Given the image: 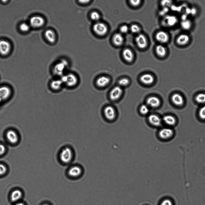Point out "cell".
<instances>
[{
  "label": "cell",
  "mask_w": 205,
  "mask_h": 205,
  "mask_svg": "<svg viewBox=\"0 0 205 205\" xmlns=\"http://www.w3.org/2000/svg\"><path fill=\"white\" fill-rule=\"evenodd\" d=\"M155 49L157 54L159 56L163 57L166 55L167 53L166 49L163 45H159L157 46Z\"/></svg>",
  "instance_id": "obj_27"
},
{
  "label": "cell",
  "mask_w": 205,
  "mask_h": 205,
  "mask_svg": "<svg viewBox=\"0 0 205 205\" xmlns=\"http://www.w3.org/2000/svg\"><path fill=\"white\" fill-rule=\"evenodd\" d=\"M49 86L51 90L57 92L60 90L64 86L60 78L56 77L50 81Z\"/></svg>",
  "instance_id": "obj_5"
},
{
  "label": "cell",
  "mask_w": 205,
  "mask_h": 205,
  "mask_svg": "<svg viewBox=\"0 0 205 205\" xmlns=\"http://www.w3.org/2000/svg\"><path fill=\"white\" fill-rule=\"evenodd\" d=\"M104 114L107 119L110 120L114 119L115 117V112L114 108L111 106L106 107L103 110Z\"/></svg>",
  "instance_id": "obj_13"
},
{
  "label": "cell",
  "mask_w": 205,
  "mask_h": 205,
  "mask_svg": "<svg viewBox=\"0 0 205 205\" xmlns=\"http://www.w3.org/2000/svg\"><path fill=\"white\" fill-rule=\"evenodd\" d=\"M7 137L9 141L11 143H15L18 140V137L16 133L13 131H8L6 134Z\"/></svg>",
  "instance_id": "obj_22"
},
{
  "label": "cell",
  "mask_w": 205,
  "mask_h": 205,
  "mask_svg": "<svg viewBox=\"0 0 205 205\" xmlns=\"http://www.w3.org/2000/svg\"><path fill=\"white\" fill-rule=\"evenodd\" d=\"M11 48L10 43L8 41L2 40H0V54L6 56L10 53Z\"/></svg>",
  "instance_id": "obj_7"
},
{
  "label": "cell",
  "mask_w": 205,
  "mask_h": 205,
  "mask_svg": "<svg viewBox=\"0 0 205 205\" xmlns=\"http://www.w3.org/2000/svg\"><path fill=\"white\" fill-rule=\"evenodd\" d=\"M124 59L128 62H131L133 58V54L132 51L129 49L124 50L122 53Z\"/></svg>",
  "instance_id": "obj_24"
},
{
  "label": "cell",
  "mask_w": 205,
  "mask_h": 205,
  "mask_svg": "<svg viewBox=\"0 0 205 205\" xmlns=\"http://www.w3.org/2000/svg\"><path fill=\"white\" fill-rule=\"evenodd\" d=\"M171 99L173 103L177 106H181L184 102L182 97L178 93L173 94L172 96Z\"/></svg>",
  "instance_id": "obj_23"
},
{
  "label": "cell",
  "mask_w": 205,
  "mask_h": 205,
  "mask_svg": "<svg viewBox=\"0 0 205 205\" xmlns=\"http://www.w3.org/2000/svg\"><path fill=\"white\" fill-rule=\"evenodd\" d=\"M93 31L95 33L99 36L105 35L108 31V28L104 23L98 22L95 23L93 27Z\"/></svg>",
  "instance_id": "obj_4"
},
{
  "label": "cell",
  "mask_w": 205,
  "mask_h": 205,
  "mask_svg": "<svg viewBox=\"0 0 205 205\" xmlns=\"http://www.w3.org/2000/svg\"><path fill=\"white\" fill-rule=\"evenodd\" d=\"M141 82L146 85L152 83L154 80L153 76L149 74H145L142 75L140 78Z\"/></svg>",
  "instance_id": "obj_16"
},
{
  "label": "cell",
  "mask_w": 205,
  "mask_h": 205,
  "mask_svg": "<svg viewBox=\"0 0 205 205\" xmlns=\"http://www.w3.org/2000/svg\"><path fill=\"white\" fill-rule=\"evenodd\" d=\"M2 100L1 98H0V103L2 101Z\"/></svg>",
  "instance_id": "obj_44"
},
{
  "label": "cell",
  "mask_w": 205,
  "mask_h": 205,
  "mask_svg": "<svg viewBox=\"0 0 205 205\" xmlns=\"http://www.w3.org/2000/svg\"><path fill=\"white\" fill-rule=\"evenodd\" d=\"M199 116L202 119H205V106L202 107L199 111Z\"/></svg>",
  "instance_id": "obj_36"
},
{
  "label": "cell",
  "mask_w": 205,
  "mask_h": 205,
  "mask_svg": "<svg viewBox=\"0 0 205 205\" xmlns=\"http://www.w3.org/2000/svg\"><path fill=\"white\" fill-rule=\"evenodd\" d=\"M196 101L198 103L203 104L205 103V94L200 93L198 94L195 97Z\"/></svg>",
  "instance_id": "obj_29"
},
{
  "label": "cell",
  "mask_w": 205,
  "mask_h": 205,
  "mask_svg": "<svg viewBox=\"0 0 205 205\" xmlns=\"http://www.w3.org/2000/svg\"><path fill=\"white\" fill-rule=\"evenodd\" d=\"M43 205H49L48 204H44Z\"/></svg>",
  "instance_id": "obj_45"
},
{
  "label": "cell",
  "mask_w": 205,
  "mask_h": 205,
  "mask_svg": "<svg viewBox=\"0 0 205 205\" xmlns=\"http://www.w3.org/2000/svg\"><path fill=\"white\" fill-rule=\"evenodd\" d=\"M129 80L127 78H124L120 79L118 81V83L121 86H126L129 83Z\"/></svg>",
  "instance_id": "obj_33"
},
{
  "label": "cell",
  "mask_w": 205,
  "mask_h": 205,
  "mask_svg": "<svg viewBox=\"0 0 205 205\" xmlns=\"http://www.w3.org/2000/svg\"><path fill=\"white\" fill-rule=\"evenodd\" d=\"M5 146L1 144H0V155L3 154L5 152Z\"/></svg>",
  "instance_id": "obj_41"
},
{
  "label": "cell",
  "mask_w": 205,
  "mask_h": 205,
  "mask_svg": "<svg viewBox=\"0 0 205 205\" xmlns=\"http://www.w3.org/2000/svg\"><path fill=\"white\" fill-rule=\"evenodd\" d=\"M22 193L19 190H16L12 191L11 196V200L13 202H16L20 200L22 197Z\"/></svg>",
  "instance_id": "obj_26"
},
{
  "label": "cell",
  "mask_w": 205,
  "mask_h": 205,
  "mask_svg": "<svg viewBox=\"0 0 205 205\" xmlns=\"http://www.w3.org/2000/svg\"><path fill=\"white\" fill-rule=\"evenodd\" d=\"M160 205H173L171 201L168 199L163 200L161 203Z\"/></svg>",
  "instance_id": "obj_38"
},
{
  "label": "cell",
  "mask_w": 205,
  "mask_h": 205,
  "mask_svg": "<svg viewBox=\"0 0 205 205\" xmlns=\"http://www.w3.org/2000/svg\"><path fill=\"white\" fill-rule=\"evenodd\" d=\"M59 156L61 161L63 163L68 164L73 159V152L70 147H66L61 150Z\"/></svg>",
  "instance_id": "obj_3"
},
{
  "label": "cell",
  "mask_w": 205,
  "mask_h": 205,
  "mask_svg": "<svg viewBox=\"0 0 205 205\" xmlns=\"http://www.w3.org/2000/svg\"><path fill=\"white\" fill-rule=\"evenodd\" d=\"M82 173L81 168L79 166L74 165L71 167L68 170V173L72 178H77L80 176Z\"/></svg>",
  "instance_id": "obj_9"
},
{
  "label": "cell",
  "mask_w": 205,
  "mask_h": 205,
  "mask_svg": "<svg viewBox=\"0 0 205 205\" xmlns=\"http://www.w3.org/2000/svg\"><path fill=\"white\" fill-rule=\"evenodd\" d=\"M69 65V63L66 60H61L54 66L52 70L53 75L56 77H60L66 73Z\"/></svg>",
  "instance_id": "obj_2"
},
{
  "label": "cell",
  "mask_w": 205,
  "mask_h": 205,
  "mask_svg": "<svg viewBox=\"0 0 205 205\" xmlns=\"http://www.w3.org/2000/svg\"><path fill=\"white\" fill-rule=\"evenodd\" d=\"M181 26L184 29H188L191 26V22L188 20H183L181 23Z\"/></svg>",
  "instance_id": "obj_31"
},
{
  "label": "cell",
  "mask_w": 205,
  "mask_h": 205,
  "mask_svg": "<svg viewBox=\"0 0 205 205\" xmlns=\"http://www.w3.org/2000/svg\"><path fill=\"white\" fill-rule=\"evenodd\" d=\"M110 81V79L108 77L102 76L96 78L95 83L97 87H103L106 86L109 83Z\"/></svg>",
  "instance_id": "obj_12"
},
{
  "label": "cell",
  "mask_w": 205,
  "mask_h": 205,
  "mask_svg": "<svg viewBox=\"0 0 205 205\" xmlns=\"http://www.w3.org/2000/svg\"><path fill=\"white\" fill-rule=\"evenodd\" d=\"M176 22V18L173 16H168L164 17L162 23L164 26H170L175 24Z\"/></svg>",
  "instance_id": "obj_20"
},
{
  "label": "cell",
  "mask_w": 205,
  "mask_h": 205,
  "mask_svg": "<svg viewBox=\"0 0 205 205\" xmlns=\"http://www.w3.org/2000/svg\"><path fill=\"white\" fill-rule=\"evenodd\" d=\"M80 3L82 4H86L88 3L90 1V0H82L78 1Z\"/></svg>",
  "instance_id": "obj_42"
},
{
  "label": "cell",
  "mask_w": 205,
  "mask_h": 205,
  "mask_svg": "<svg viewBox=\"0 0 205 205\" xmlns=\"http://www.w3.org/2000/svg\"><path fill=\"white\" fill-rule=\"evenodd\" d=\"M156 40L161 43H166L169 40V36L168 34L164 31L158 32L156 35Z\"/></svg>",
  "instance_id": "obj_15"
},
{
  "label": "cell",
  "mask_w": 205,
  "mask_h": 205,
  "mask_svg": "<svg viewBox=\"0 0 205 205\" xmlns=\"http://www.w3.org/2000/svg\"><path fill=\"white\" fill-rule=\"evenodd\" d=\"M30 26L29 24L25 23H23L20 25L19 28L21 31L26 32L29 30Z\"/></svg>",
  "instance_id": "obj_30"
},
{
  "label": "cell",
  "mask_w": 205,
  "mask_h": 205,
  "mask_svg": "<svg viewBox=\"0 0 205 205\" xmlns=\"http://www.w3.org/2000/svg\"><path fill=\"white\" fill-rule=\"evenodd\" d=\"M172 130L168 128H164L160 130L158 132L159 137L163 140H166L170 138L173 135Z\"/></svg>",
  "instance_id": "obj_8"
},
{
  "label": "cell",
  "mask_w": 205,
  "mask_h": 205,
  "mask_svg": "<svg viewBox=\"0 0 205 205\" xmlns=\"http://www.w3.org/2000/svg\"><path fill=\"white\" fill-rule=\"evenodd\" d=\"M137 46L140 48H144L147 45V41L145 36L142 34L138 35L135 39Z\"/></svg>",
  "instance_id": "obj_11"
},
{
  "label": "cell",
  "mask_w": 205,
  "mask_h": 205,
  "mask_svg": "<svg viewBox=\"0 0 205 205\" xmlns=\"http://www.w3.org/2000/svg\"><path fill=\"white\" fill-rule=\"evenodd\" d=\"M64 86L72 88L77 86L79 79L77 74L72 72H66L60 77Z\"/></svg>",
  "instance_id": "obj_1"
},
{
  "label": "cell",
  "mask_w": 205,
  "mask_h": 205,
  "mask_svg": "<svg viewBox=\"0 0 205 205\" xmlns=\"http://www.w3.org/2000/svg\"><path fill=\"white\" fill-rule=\"evenodd\" d=\"M15 205H25L24 204L22 203H16Z\"/></svg>",
  "instance_id": "obj_43"
},
{
  "label": "cell",
  "mask_w": 205,
  "mask_h": 205,
  "mask_svg": "<svg viewBox=\"0 0 205 205\" xmlns=\"http://www.w3.org/2000/svg\"><path fill=\"white\" fill-rule=\"evenodd\" d=\"M149 109L148 106L145 104L142 105L140 108V111L142 114H145L148 113Z\"/></svg>",
  "instance_id": "obj_34"
},
{
  "label": "cell",
  "mask_w": 205,
  "mask_h": 205,
  "mask_svg": "<svg viewBox=\"0 0 205 205\" xmlns=\"http://www.w3.org/2000/svg\"><path fill=\"white\" fill-rule=\"evenodd\" d=\"M163 120L167 124L169 125H174L176 123L175 119L171 115H166L163 118Z\"/></svg>",
  "instance_id": "obj_28"
},
{
  "label": "cell",
  "mask_w": 205,
  "mask_h": 205,
  "mask_svg": "<svg viewBox=\"0 0 205 205\" xmlns=\"http://www.w3.org/2000/svg\"><path fill=\"white\" fill-rule=\"evenodd\" d=\"M146 103L149 106L152 107H156L160 104L159 99L156 97L152 96L148 97L146 100Z\"/></svg>",
  "instance_id": "obj_18"
},
{
  "label": "cell",
  "mask_w": 205,
  "mask_h": 205,
  "mask_svg": "<svg viewBox=\"0 0 205 205\" xmlns=\"http://www.w3.org/2000/svg\"><path fill=\"white\" fill-rule=\"evenodd\" d=\"M130 4L133 6L136 7L140 3L141 1L139 0H130Z\"/></svg>",
  "instance_id": "obj_39"
},
{
  "label": "cell",
  "mask_w": 205,
  "mask_h": 205,
  "mask_svg": "<svg viewBox=\"0 0 205 205\" xmlns=\"http://www.w3.org/2000/svg\"><path fill=\"white\" fill-rule=\"evenodd\" d=\"M29 23L30 26L35 28H38L44 25L45 20L42 17L35 16L31 18Z\"/></svg>",
  "instance_id": "obj_6"
},
{
  "label": "cell",
  "mask_w": 205,
  "mask_h": 205,
  "mask_svg": "<svg viewBox=\"0 0 205 205\" xmlns=\"http://www.w3.org/2000/svg\"><path fill=\"white\" fill-rule=\"evenodd\" d=\"M44 36L46 40L50 43H53L56 39V36L55 32L52 30L49 29L45 31Z\"/></svg>",
  "instance_id": "obj_17"
},
{
  "label": "cell",
  "mask_w": 205,
  "mask_h": 205,
  "mask_svg": "<svg viewBox=\"0 0 205 205\" xmlns=\"http://www.w3.org/2000/svg\"><path fill=\"white\" fill-rule=\"evenodd\" d=\"M128 30V27L126 25H123L120 28L121 32L123 33H125L127 32Z\"/></svg>",
  "instance_id": "obj_40"
},
{
  "label": "cell",
  "mask_w": 205,
  "mask_h": 205,
  "mask_svg": "<svg viewBox=\"0 0 205 205\" xmlns=\"http://www.w3.org/2000/svg\"><path fill=\"white\" fill-rule=\"evenodd\" d=\"M90 17L92 20L97 21L100 19V15L98 12L94 11L91 13Z\"/></svg>",
  "instance_id": "obj_32"
},
{
  "label": "cell",
  "mask_w": 205,
  "mask_h": 205,
  "mask_svg": "<svg viewBox=\"0 0 205 205\" xmlns=\"http://www.w3.org/2000/svg\"><path fill=\"white\" fill-rule=\"evenodd\" d=\"M189 37L186 34H182L179 35L177 38V43L180 45H184L187 44L189 41Z\"/></svg>",
  "instance_id": "obj_21"
},
{
  "label": "cell",
  "mask_w": 205,
  "mask_h": 205,
  "mask_svg": "<svg viewBox=\"0 0 205 205\" xmlns=\"http://www.w3.org/2000/svg\"><path fill=\"white\" fill-rule=\"evenodd\" d=\"M122 92V90L120 87L116 86L111 91L109 94L110 98L112 100H116L121 96Z\"/></svg>",
  "instance_id": "obj_10"
},
{
  "label": "cell",
  "mask_w": 205,
  "mask_h": 205,
  "mask_svg": "<svg viewBox=\"0 0 205 205\" xmlns=\"http://www.w3.org/2000/svg\"><path fill=\"white\" fill-rule=\"evenodd\" d=\"M7 171V168L4 165L0 164V175L4 174Z\"/></svg>",
  "instance_id": "obj_37"
},
{
  "label": "cell",
  "mask_w": 205,
  "mask_h": 205,
  "mask_svg": "<svg viewBox=\"0 0 205 205\" xmlns=\"http://www.w3.org/2000/svg\"><path fill=\"white\" fill-rule=\"evenodd\" d=\"M112 41L115 45L119 46L123 44L124 38L121 33H117L114 35L112 38Z\"/></svg>",
  "instance_id": "obj_25"
},
{
  "label": "cell",
  "mask_w": 205,
  "mask_h": 205,
  "mask_svg": "<svg viewBox=\"0 0 205 205\" xmlns=\"http://www.w3.org/2000/svg\"><path fill=\"white\" fill-rule=\"evenodd\" d=\"M149 122L152 125L158 126L161 124V120L160 117L157 115L151 114L148 118Z\"/></svg>",
  "instance_id": "obj_19"
},
{
  "label": "cell",
  "mask_w": 205,
  "mask_h": 205,
  "mask_svg": "<svg viewBox=\"0 0 205 205\" xmlns=\"http://www.w3.org/2000/svg\"><path fill=\"white\" fill-rule=\"evenodd\" d=\"M11 91L10 89L6 86L0 87V98L2 101L8 99L11 95Z\"/></svg>",
  "instance_id": "obj_14"
},
{
  "label": "cell",
  "mask_w": 205,
  "mask_h": 205,
  "mask_svg": "<svg viewBox=\"0 0 205 205\" xmlns=\"http://www.w3.org/2000/svg\"><path fill=\"white\" fill-rule=\"evenodd\" d=\"M140 30L139 26L133 24L131 26L130 30L133 33H138L140 32Z\"/></svg>",
  "instance_id": "obj_35"
}]
</instances>
